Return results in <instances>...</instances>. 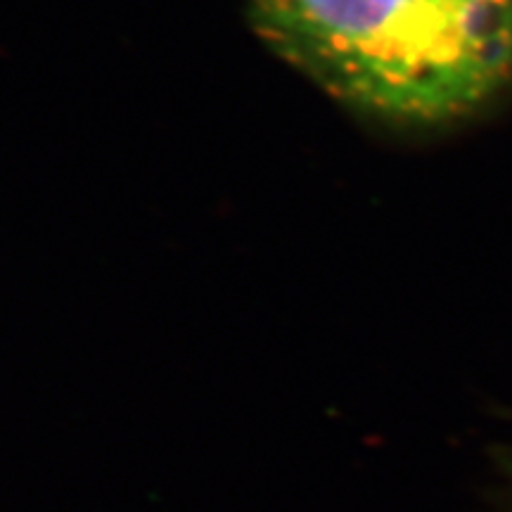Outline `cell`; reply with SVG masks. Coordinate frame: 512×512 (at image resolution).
Listing matches in <instances>:
<instances>
[{"label":"cell","instance_id":"cell-1","mask_svg":"<svg viewBox=\"0 0 512 512\" xmlns=\"http://www.w3.org/2000/svg\"><path fill=\"white\" fill-rule=\"evenodd\" d=\"M252 17L325 91L396 121L458 117L512 72V0H252Z\"/></svg>","mask_w":512,"mask_h":512}]
</instances>
